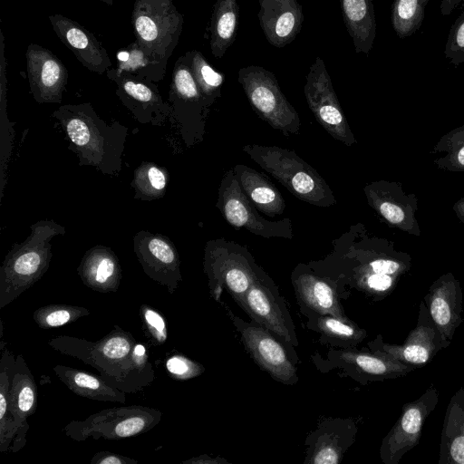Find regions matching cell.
Instances as JSON below:
<instances>
[{
  "label": "cell",
  "instance_id": "cell-4",
  "mask_svg": "<svg viewBox=\"0 0 464 464\" xmlns=\"http://www.w3.org/2000/svg\"><path fill=\"white\" fill-rule=\"evenodd\" d=\"M243 150L299 199L318 207L336 203L324 179L294 150L256 144L245 145Z\"/></svg>",
  "mask_w": 464,
  "mask_h": 464
},
{
  "label": "cell",
  "instance_id": "cell-45",
  "mask_svg": "<svg viewBox=\"0 0 464 464\" xmlns=\"http://www.w3.org/2000/svg\"><path fill=\"white\" fill-rule=\"evenodd\" d=\"M184 463H194V464H220L227 463L226 459L220 458H211L209 456H200L198 458H194L184 461Z\"/></svg>",
  "mask_w": 464,
  "mask_h": 464
},
{
  "label": "cell",
  "instance_id": "cell-48",
  "mask_svg": "<svg viewBox=\"0 0 464 464\" xmlns=\"http://www.w3.org/2000/svg\"><path fill=\"white\" fill-rule=\"evenodd\" d=\"M428 1H429V0H422V2H423L424 4H426Z\"/></svg>",
  "mask_w": 464,
  "mask_h": 464
},
{
  "label": "cell",
  "instance_id": "cell-18",
  "mask_svg": "<svg viewBox=\"0 0 464 464\" xmlns=\"http://www.w3.org/2000/svg\"><path fill=\"white\" fill-rule=\"evenodd\" d=\"M356 429L351 420L328 419L309 435L304 463L338 464L353 443Z\"/></svg>",
  "mask_w": 464,
  "mask_h": 464
},
{
  "label": "cell",
  "instance_id": "cell-14",
  "mask_svg": "<svg viewBox=\"0 0 464 464\" xmlns=\"http://www.w3.org/2000/svg\"><path fill=\"white\" fill-rule=\"evenodd\" d=\"M438 397L429 390L417 401L405 404L402 413L381 446V459L385 464H396L418 444L423 421L435 407Z\"/></svg>",
  "mask_w": 464,
  "mask_h": 464
},
{
  "label": "cell",
  "instance_id": "cell-6",
  "mask_svg": "<svg viewBox=\"0 0 464 464\" xmlns=\"http://www.w3.org/2000/svg\"><path fill=\"white\" fill-rule=\"evenodd\" d=\"M241 84L255 111L272 128L284 135L300 130V118L281 92L275 74L258 65H248L238 71Z\"/></svg>",
  "mask_w": 464,
  "mask_h": 464
},
{
  "label": "cell",
  "instance_id": "cell-29",
  "mask_svg": "<svg viewBox=\"0 0 464 464\" xmlns=\"http://www.w3.org/2000/svg\"><path fill=\"white\" fill-rule=\"evenodd\" d=\"M239 7L237 0H217L209 24L210 50L220 59L234 43L237 31Z\"/></svg>",
  "mask_w": 464,
  "mask_h": 464
},
{
  "label": "cell",
  "instance_id": "cell-27",
  "mask_svg": "<svg viewBox=\"0 0 464 464\" xmlns=\"http://www.w3.org/2000/svg\"><path fill=\"white\" fill-rule=\"evenodd\" d=\"M435 333L431 327L418 326L411 332L401 345L388 344L376 338L369 346L372 351H379L405 363L423 365L433 355Z\"/></svg>",
  "mask_w": 464,
  "mask_h": 464
},
{
  "label": "cell",
  "instance_id": "cell-40",
  "mask_svg": "<svg viewBox=\"0 0 464 464\" xmlns=\"http://www.w3.org/2000/svg\"><path fill=\"white\" fill-rule=\"evenodd\" d=\"M19 427L14 418L7 413L0 418V451L5 452L9 450L11 442L16 437Z\"/></svg>",
  "mask_w": 464,
  "mask_h": 464
},
{
  "label": "cell",
  "instance_id": "cell-22",
  "mask_svg": "<svg viewBox=\"0 0 464 464\" xmlns=\"http://www.w3.org/2000/svg\"><path fill=\"white\" fill-rule=\"evenodd\" d=\"M372 352L369 353L350 349L332 350L328 356L336 365L370 379L395 378L412 370L408 364L384 353Z\"/></svg>",
  "mask_w": 464,
  "mask_h": 464
},
{
  "label": "cell",
  "instance_id": "cell-11",
  "mask_svg": "<svg viewBox=\"0 0 464 464\" xmlns=\"http://www.w3.org/2000/svg\"><path fill=\"white\" fill-rule=\"evenodd\" d=\"M243 343L256 362L270 376L284 384L297 382L296 368L280 341L260 324H249L233 316Z\"/></svg>",
  "mask_w": 464,
  "mask_h": 464
},
{
  "label": "cell",
  "instance_id": "cell-1",
  "mask_svg": "<svg viewBox=\"0 0 464 464\" xmlns=\"http://www.w3.org/2000/svg\"><path fill=\"white\" fill-rule=\"evenodd\" d=\"M49 343L94 367L104 381L123 392H135L153 380L146 347L117 325L96 343L60 336Z\"/></svg>",
  "mask_w": 464,
  "mask_h": 464
},
{
  "label": "cell",
  "instance_id": "cell-7",
  "mask_svg": "<svg viewBox=\"0 0 464 464\" xmlns=\"http://www.w3.org/2000/svg\"><path fill=\"white\" fill-rule=\"evenodd\" d=\"M161 412L145 406L132 405L106 409L84 420H72L63 429L65 435L76 441L121 440L138 436L155 427Z\"/></svg>",
  "mask_w": 464,
  "mask_h": 464
},
{
  "label": "cell",
  "instance_id": "cell-31",
  "mask_svg": "<svg viewBox=\"0 0 464 464\" xmlns=\"http://www.w3.org/2000/svg\"><path fill=\"white\" fill-rule=\"evenodd\" d=\"M114 69L153 82L163 80L167 72L136 41L118 51Z\"/></svg>",
  "mask_w": 464,
  "mask_h": 464
},
{
  "label": "cell",
  "instance_id": "cell-10",
  "mask_svg": "<svg viewBox=\"0 0 464 464\" xmlns=\"http://www.w3.org/2000/svg\"><path fill=\"white\" fill-rule=\"evenodd\" d=\"M106 73L116 85V95L139 122L161 125L171 115V106L163 100L156 82L114 68Z\"/></svg>",
  "mask_w": 464,
  "mask_h": 464
},
{
  "label": "cell",
  "instance_id": "cell-37",
  "mask_svg": "<svg viewBox=\"0 0 464 464\" xmlns=\"http://www.w3.org/2000/svg\"><path fill=\"white\" fill-rule=\"evenodd\" d=\"M422 0H395L392 9V25L399 37L414 33L423 18Z\"/></svg>",
  "mask_w": 464,
  "mask_h": 464
},
{
  "label": "cell",
  "instance_id": "cell-23",
  "mask_svg": "<svg viewBox=\"0 0 464 464\" xmlns=\"http://www.w3.org/2000/svg\"><path fill=\"white\" fill-rule=\"evenodd\" d=\"M77 271L85 285L101 293L116 292L121 279L117 256L110 247L100 245L86 251Z\"/></svg>",
  "mask_w": 464,
  "mask_h": 464
},
{
  "label": "cell",
  "instance_id": "cell-25",
  "mask_svg": "<svg viewBox=\"0 0 464 464\" xmlns=\"http://www.w3.org/2000/svg\"><path fill=\"white\" fill-rule=\"evenodd\" d=\"M343 23L355 52L368 54L376 35L372 0H340Z\"/></svg>",
  "mask_w": 464,
  "mask_h": 464
},
{
  "label": "cell",
  "instance_id": "cell-43",
  "mask_svg": "<svg viewBox=\"0 0 464 464\" xmlns=\"http://www.w3.org/2000/svg\"><path fill=\"white\" fill-rule=\"evenodd\" d=\"M377 208L382 216L392 224H400L404 219L403 210L391 202L382 201L378 204Z\"/></svg>",
  "mask_w": 464,
  "mask_h": 464
},
{
  "label": "cell",
  "instance_id": "cell-13",
  "mask_svg": "<svg viewBox=\"0 0 464 464\" xmlns=\"http://www.w3.org/2000/svg\"><path fill=\"white\" fill-rule=\"evenodd\" d=\"M133 249L144 273L174 293L182 277L178 251L169 237L141 230L133 237Z\"/></svg>",
  "mask_w": 464,
  "mask_h": 464
},
{
  "label": "cell",
  "instance_id": "cell-46",
  "mask_svg": "<svg viewBox=\"0 0 464 464\" xmlns=\"http://www.w3.org/2000/svg\"><path fill=\"white\" fill-rule=\"evenodd\" d=\"M458 160L461 165H464V147L458 153Z\"/></svg>",
  "mask_w": 464,
  "mask_h": 464
},
{
  "label": "cell",
  "instance_id": "cell-42",
  "mask_svg": "<svg viewBox=\"0 0 464 464\" xmlns=\"http://www.w3.org/2000/svg\"><path fill=\"white\" fill-rule=\"evenodd\" d=\"M92 464H137V460L129 457L115 454L110 451H100L96 453L92 460Z\"/></svg>",
  "mask_w": 464,
  "mask_h": 464
},
{
  "label": "cell",
  "instance_id": "cell-19",
  "mask_svg": "<svg viewBox=\"0 0 464 464\" xmlns=\"http://www.w3.org/2000/svg\"><path fill=\"white\" fill-rule=\"evenodd\" d=\"M36 408L37 386L24 357L20 354L15 359L8 397V412L19 427L13 441V452L18 451L25 445L29 430L27 418L35 412Z\"/></svg>",
  "mask_w": 464,
  "mask_h": 464
},
{
  "label": "cell",
  "instance_id": "cell-41",
  "mask_svg": "<svg viewBox=\"0 0 464 464\" xmlns=\"http://www.w3.org/2000/svg\"><path fill=\"white\" fill-rule=\"evenodd\" d=\"M401 268V266L397 261L382 258L375 259L368 264V270L359 277L370 275H389L394 276L400 272Z\"/></svg>",
  "mask_w": 464,
  "mask_h": 464
},
{
  "label": "cell",
  "instance_id": "cell-28",
  "mask_svg": "<svg viewBox=\"0 0 464 464\" xmlns=\"http://www.w3.org/2000/svg\"><path fill=\"white\" fill-rule=\"evenodd\" d=\"M53 372L60 381L79 396L102 401H126L124 392L108 383L102 376L63 365L54 366Z\"/></svg>",
  "mask_w": 464,
  "mask_h": 464
},
{
  "label": "cell",
  "instance_id": "cell-26",
  "mask_svg": "<svg viewBox=\"0 0 464 464\" xmlns=\"http://www.w3.org/2000/svg\"><path fill=\"white\" fill-rule=\"evenodd\" d=\"M234 172L242 190L256 208L270 217L284 212L285 203L281 193L266 177L241 164L235 166Z\"/></svg>",
  "mask_w": 464,
  "mask_h": 464
},
{
  "label": "cell",
  "instance_id": "cell-21",
  "mask_svg": "<svg viewBox=\"0 0 464 464\" xmlns=\"http://www.w3.org/2000/svg\"><path fill=\"white\" fill-rule=\"evenodd\" d=\"M205 270L214 298L218 300L226 288L239 306L250 286L261 278L247 263L228 256L215 259L206 257Z\"/></svg>",
  "mask_w": 464,
  "mask_h": 464
},
{
  "label": "cell",
  "instance_id": "cell-5",
  "mask_svg": "<svg viewBox=\"0 0 464 464\" xmlns=\"http://www.w3.org/2000/svg\"><path fill=\"white\" fill-rule=\"evenodd\" d=\"M183 23L173 0H134L131 24L135 41L165 69L179 44Z\"/></svg>",
  "mask_w": 464,
  "mask_h": 464
},
{
  "label": "cell",
  "instance_id": "cell-32",
  "mask_svg": "<svg viewBox=\"0 0 464 464\" xmlns=\"http://www.w3.org/2000/svg\"><path fill=\"white\" fill-rule=\"evenodd\" d=\"M447 462L464 464V408L452 401L441 438V455Z\"/></svg>",
  "mask_w": 464,
  "mask_h": 464
},
{
  "label": "cell",
  "instance_id": "cell-34",
  "mask_svg": "<svg viewBox=\"0 0 464 464\" xmlns=\"http://www.w3.org/2000/svg\"><path fill=\"white\" fill-rule=\"evenodd\" d=\"M190 68L198 89L207 103L218 96L224 75L216 71L204 55L197 50L188 51Z\"/></svg>",
  "mask_w": 464,
  "mask_h": 464
},
{
  "label": "cell",
  "instance_id": "cell-9",
  "mask_svg": "<svg viewBox=\"0 0 464 464\" xmlns=\"http://www.w3.org/2000/svg\"><path fill=\"white\" fill-rule=\"evenodd\" d=\"M218 208L226 220L234 227L246 228L264 237H282L293 238L290 219L268 221L261 218L242 190L234 170L224 176L218 193Z\"/></svg>",
  "mask_w": 464,
  "mask_h": 464
},
{
  "label": "cell",
  "instance_id": "cell-44",
  "mask_svg": "<svg viewBox=\"0 0 464 464\" xmlns=\"http://www.w3.org/2000/svg\"><path fill=\"white\" fill-rule=\"evenodd\" d=\"M452 44L457 47L458 51H464V18L457 24L454 32Z\"/></svg>",
  "mask_w": 464,
  "mask_h": 464
},
{
  "label": "cell",
  "instance_id": "cell-2",
  "mask_svg": "<svg viewBox=\"0 0 464 464\" xmlns=\"http://www.w3.org/2000/svg\"><path fill=\"white\" fill-rule=\"evenodd\" d=\"M53 117L69 140V150L79 165L92 166L107 175L122 168V154L128 128L117 121L107 124L89 102L61 105Z\"/></svg>",
  "mask_w": 464,
  "mask_h": 464
},
{
  "label": "cell",
  "instance_id": "cell-15",
  "mask_svg": "<svg viewBox=\"0 0 464 464\" xmlns=\"http://www.w3.org/2000/svg\"><path fill=\"white\" fill-rule=\"evenodd\" d=\"M26 70L30 92L39 103H60L68 82V71L52 51L37 44L28 45Z\"/></svg>",
  "mask_w": 464,
  "mask_h": 464
},
{
  "label": "cell",
  "instance_id": "cell-17",
  "mask_svg": "<svg viewBox=\"0 0 464 464\" xmlns=\"http://www.w3.org/2000/svg\"><path fill=\"white\" fill-rule=\"evenodd\" d=\"M261 29L267 42L282 48L292 43L304 22L303 7L297 0H257Z\"/></svg>",
  "mask_w": 464,
  "mask_h": 464
},
{
  "label": "cell",
  "instance_id": "cell-36",
  "mask_svg": "<svg viewBox=\"0 0 464 464\" xmlns=\"http://www.w3.org/2000/svg\"><path fill=\"white\" fill-rule=\"evenodd\" d=\"M315 327L327 338L341 343H357L366 336V332L350 319L333 315H319Z\"/></svg>",
  "mask_w": 464,
  "mask_h": 464
},
{
  "label": "cell",
  "instance_id": "cell-38",
  "mask_svg": "<svg viewBox=\"0 0 464 464\" xmlns=\"http://www.w3.org/2000/svg\"><path fill=\"white\" fill-rule=\"evenodd\" d=\"M144 334L152 343L159 346L168 339V327L165 318L154 308L142 304L140 308Z\"/></svg>",
  "mask_w": 464,
  "mask_h": 464
},
{
  "label": "cell",
  "instance_id": "cell-24",
  "mask_svg": "<svg viewBox=\"0 0 464 464\" xmlns=\"http://www.w3.org/2000/svg\"><path fill=\"white\" fill-rule=\"evenodd\" d=\"M293 285L301 302L315 314L349 320L331 283L317 276L303 273L293 280Z\"/></svg>",
  "mask_w": 464,
  "mask_h": 464
},
{
  "label": "cell",
  "instance_id": "cell-39",
  "mask_svg": "<svg viewBox=\"0 0 464 464\" xmlns=\"http://www.w3.org/2000/svg\"><path fill=\"white\" fill-rule=\"evenodd\" d=\"M164 366L171 378L179 381L197 377L205 370L201 364L179 353H173L166 357Z\"/></svg>",
  "mask_w": 464,
  "mask_h": 464
},
{
  "label": "cell",
  "instance_id": "cell-20",
  "mask_svg": "<svg viewBox=\"0 0 464 464\" xmlns=\"http://www.w3.org/2000/svg\"><path fill=\"white\" fill-rule=\"evenodd\" d=\"M171 115L181 127L185 137L190 116L198 114L207 103L193 76L188 52L179 57L175 63L169 92Z\"/></svg>",
  "mask_w": 464,
  "mask_h": 464
},
{
  "label": "cell",
  "instance_id": "cell-8",
  "mask_svg": "<svg viewBox=\"0 0 464 464\" xmlns=\"http://www.w3.org/2000/svg\"><path fill=\"white\" fill-rule=\"evenodd\" d=\"M304 92L315 120L335 140L351 146L355 142L333 88L322 58L316 57L306 75Z\"/></svg>",
  "mask_w": 464,
  "mask_h": 464
},
{
  "label": "cell",
  "instance_id": "cell-30",
  "mask_svg": "<svg viewBox=\"0 0 464 464\" xmlns=\"http://www.w3.org/2000/svg\"><path fill=\"white\" fill-rule=\"evenodd\" d=\"M457 290L452 283L435 287L430 295L429 308L431 318L441 334L451 338L459 321Z\"/></svg>",
  "mask_w": 464,
  "mask_h": 464
},
{
  "label": "cell",
  "instance_id": "cell-16",
  "mask_svg": "<svg viewBox=\"0 0 464 464\" xmlns=\"http://www.w3.org/2000/svg\"><path fill=\"white\" fill-rule=\"evenodd\" d=\"M48 18L57 37L85 68L98 74L112 68L107 50L90 31L63 14Z\"/></svg>",
  "mask_w": 464,
  "mask_h": 464
},
{
  "label": "cell",
  "instance_id": "cell-47",
  "mask_svg": "<svg viewBox=\"0 0 464 464\" xmlns=\"http://www.w3.org/2000/svg\"><path fill=\"white\" fill-rule=\"evenodd\" d=\"M109 5H113V0H100Z\"/></svg>",
  "mask_w": 464,
  "mask_h": 464
},
{
  "label": "cell",
  "instance_id": "cell-3",
  "mask_svg": "<svg viewBox=\"0 0 464 464\" xmlns=\"http://www.w3.org/2000/svg\"><path fill=\"white\" fill-rule=\"evenodd\" d=\"M65 233V227L53 220H40L30 227V234L15 243L0 268V308L12 303L35 284L49 268L51 240Z\"/></svg>",
  "mask_w": 464,
  "mask_h": 464
},
{
  "label": "cell",
  "instance_id": "cell-35",
  "mask_svg": "<svg viewBox=\"0 0 464 464\" xmlns=\"http://www.w3.org/2000/svg\"><path fill=\"white\" fill-rule=\"evenodd\" d=\"M89 314L88 309L81 306L49 304L34 311V321L38 327L50 329L69 324Z\"/></svg>",
  "mask_w": 464,
  "mask_h": 464
},
{
  "label": "cell",
  "instance_id": "cell-12",
  "mask_svg": "<svg viewBox=\"0 0 464 464\" xmlns=\"http://www.w3.org/2000/svg\"><path fill=\"white\" fill-rule=\"evenodd\" d=\"M253 320L268 329L285 343L298 344L295 325L277 289L260 278L247 291L241 306Z\"/></svg>",
  "mask_w": 464,
  "mask_h": 464
},
{
  "label": "cell",
  "instance_id": "cell-33",
  "mask_svg": "<svg viewBox=\"0 0 464 464\" xmlns=\"http://www.w3.org/2000/svg\"><path fill=\"white\" fill-rule=\"evenodd\" d=\"M169 181L168 170L153 162H142L135 170L131 187L134 198L153 200L165 195Z\"/></svg>",
  "mask_w": 464,
  "mask_h": 464
}]
</instances>
